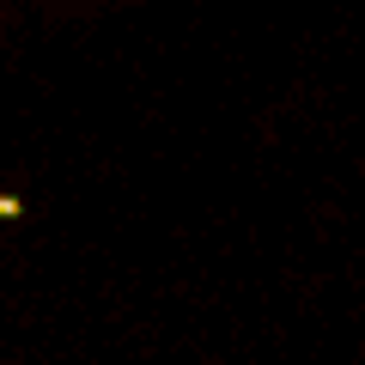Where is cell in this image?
Masks as SVG:
<instances>
[{"label":"cell","instance_id":"1","mask_svg":"<svg viewBox=\"0 0 365 365\" xmlns=\"http://www.w3.org/2000/svg\"><path fill=\"white\" fill-rule=\"evenodd\" d=\"M19 213H25V201H19V195H0V220H19Z\"/></svg>","mask_w":365,"mask_h":365},{"label":"cell","instance_id":"2","mask_svg":"<svg viewBox=\"0 0 365 365\" xmlns=\"http://www.w3.org/2000/svg\"><path fill=\"white\" fill-rule=\"evenodd\" d=\"M0 19H6V13H0Z\"/></svg>","mask_w":365,"mask_h":365}]
</instances>
